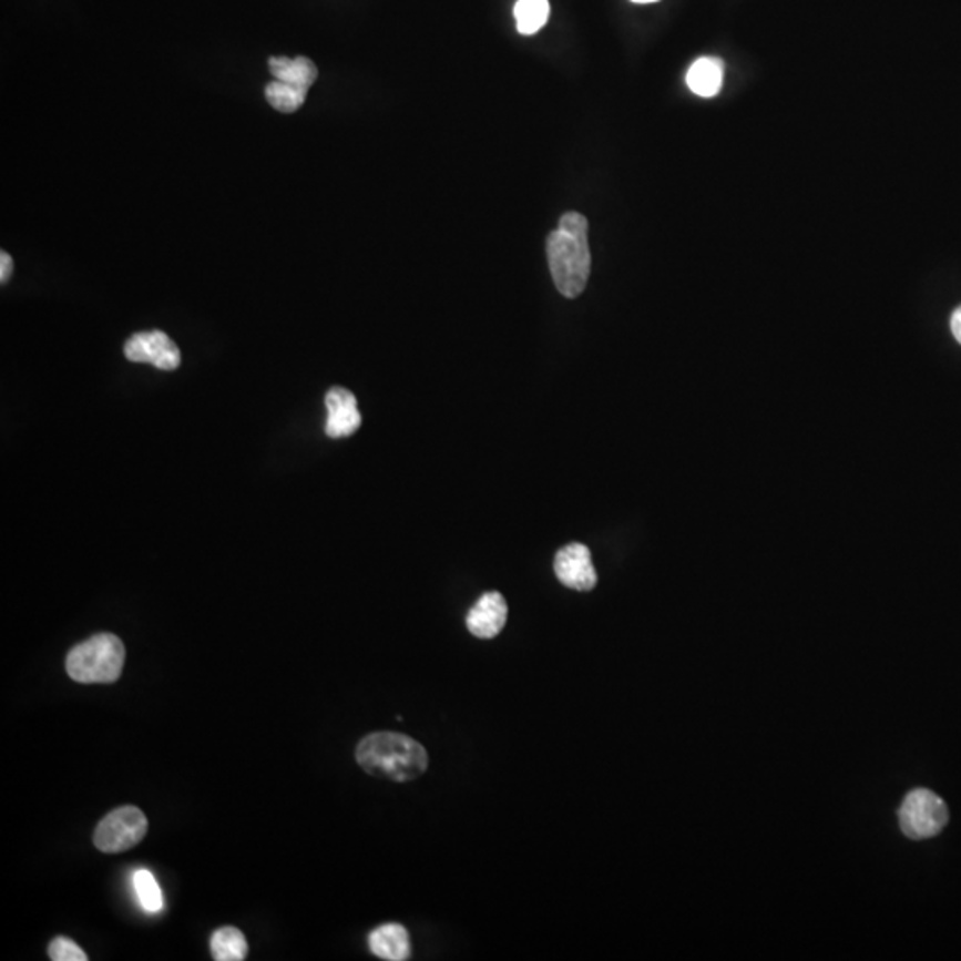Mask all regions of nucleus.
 I'll list each match as a JSON object with an SVG mask.
<instances>
[{
    "label": "nucleus",
    "instance_id": "nucleus-1",
    "mask_svg": "<svg viewBox=\"0 0 961 961\" xmlns=\"http://www.w3.org/2000/svg\"><path fill=\"white\" fill-rule=\"evenodd\" d=\"M546 258L555 287L564 298L581 296L592 273L587 219L583 214L561 216L558 228L546 237Z\"/></svg>",
    "mask_w": 961,
    "mask_h": 961
},
{
    "label": "nucleus",
    "instance_id": "nucleus-2",
    "mask_svg": "<svg viewBox=\"0 0 961 961\" xmlns=\"http://www.w3.org/2000/svg\"><path fill=\"white\" fill-rule=\"evenodd\" d=\"M358 766L370 775L390 781H411L428 769L425 746L396 732H376L364 737L357 748Z\"/></svg>",
    "mask_w": 961,
    "mask_h": 961
},
{
    "label": "nucleus",
    "instance_id": "nucleus-3",
    "mask_svg": "<svg viewBox=\"0 0 961 961\" xmlns=\"http://www.w3.org/2000/svg\"><path fill=\"white\" fill-rule=\"evenodd\" d=\"M125 646L114 634H96L73 646L67 657V672L79 684H114L122 677Z\"/></svg>",
    "mask_w": 961,
    "mask_h": 961
},
{
    "label": "nucleus",
    "instance_id": "nucleus-4",
    "mask_svg": "<svg viewBox=\"0 0 961 961\" xmlns=\"http://www.w3.org/2000/svg\"><path fill=\"white\" fill-rule=\"evenodd\" d=\"M949 821V808L940 798L928 789H916L908 793L903 805L899 808V825L904 836L912 840L931 839L939 836Z\"/></svg>",
    "mask_w": 961,
    "mask_h": 961
},
{
    "label": "nucleus",
    "instance_id": "nucleus-5",
    "mask_svg": "<svg viewBox=\"0 0 961 961\" xmlns=\"http://www.w3.org/2000/svg\"><path fill=\"white\" fill-rule=\"evenodd\" d=\"M149 821L136 807L116 808L96 826L93 842L102 853H122L145 839Z\"/></svg>",
    "mask_w": 961,
    "mask_h": 961
},
{
    "label": "nucleus",
    "instance_id": "nucleus-6",
    "mask_svg": "<svg viewBox=\"0 0 961 961\" xmlns=\"http://www.w3.org/2000/svg\"><path fill=\"white\" fill-rule=\"evenodd\" d=\"M125 357L136 364H152L161 370H175L181 366V349L164 331H143L132 335L125 344Z\"/></svg>",
    "mask_w": 961,
    "mask_h": 961
},
{
    "label": "nucleus",
    "instance_id": "nucleus-7",
    "mask_svg": "<svg viewBox=\"0 0 961 961\" xmlns=\"http://www.w3.org/2000/svg\"><path fill=\"white\" fill-rule=\"evenodd\" d=\"M554 572L563 586L577 592H590L596 586V572L592 552L583 543L563 546L554 561Z\"/></svg>",
    "mask_w": 961,
    "mask_h": 961
},
{
    "label": "nucleus",
    "instance_id": "nucleus-8",
    "mask_svg": "<svg viewBox=\"0 0 961 961\" xmlns=\"http://www.w3.org/2000/svg\"><path fill=\"white\" fill-rule=\"evenodd\" d=\"M508 620V604L501 593H484L467 614V628L479 640L499 636Z\"/></svg>",
    "mask_w": 961,
    "mask_h": 961
},
{
    "label": "nucleus",
    "instance_id": "nucleus-9",
    "mask_svg": "<svg viewBox=\"0 0 961 961\" xmlns=\"http://www.w3.org/2000/svg\"><path fill=\"white\" fill-rule=\"evenodd\" d=\"M326 435L331 438L351 437L361 425L360 411H358L355 393L343 387H335L326 393Z\"/></svg>",
    "mask_w": 961,
    "mask_h": 961
},
{
    "label": "nucleus",
    "instance_id": "nucleus-10",
    "mask_svg": "<svg viewBox=\"0 0 961 961\" xmlns=\"http://www.w3.org/2000/svg\"><path fill=\"white\" fill-rule=\"evenodd\" d=\"M369 948L381 960L405 961L410 958V934L401 924L379 926L369 934Z\"/></svg>",
    "mask_w": 961,
    "mask_h": 961
},
{
    "label": "nucleus",
    "instance_id": "nucleus-11",
    "mask_svg": "<svg viewBox=\"0 0 961 961\" xmlns=\"http://www.w3.org/2000/svg\"><path fill=\"white\" fill-rule=\"evenodd\" d=\"M269 70L276 81L285 82L298 90H310L311 84L317 81L319 70L311 59L299 55V58H272L269 59Z\"/></svg>",
    "mask_w": 961,
    "mask_h": 961
},
{
    "label": "nucleus",
    "instance_id": "nucleus-12",
    "mask_svg": "<svg viewBox=\"0 0 961 961\" xmlns=\"http://www.w3.org/2000/svg\"><path fill=\"white\" fill-rule=\"evenodd\" d=\"M725 69L718 58H699L687 70L686 82L695 95L710 99L718 95L723 86Z\"/></svg>",
    "mask_w": 961,
    "mask_h": 961
},
{
    "label": "nucleus",
    "instance_id": "nucleus-13",
    "mask_svg": "<svg viewBox=\"0 0 961 961\" xmlns=\"http://www.w3.org/2000/svg\"><path fill=\"white\" fill-rule=\"evenodd\" d=\"M211 952L217 961H241L248 954V942L243 931L232 926H225L214 931L211 939Z\"/></svg>",
    "mask_w": 961,
    "mask_h": 961
},
{
    "label": "nucleus",
    "instance_id": "nucleus-14",
    "mask_svg": "<svg viewBox=\"0 0 961 961\" xmlns=\"http://www.w3.org/2000/svg\"><path fill=\"white\" fill-rule=\"evenodd\" d=\"M517 31L524 37H533L545 25L551 14L549 0H519L515 4Z\"/></svg>",
    "mask_w": 961,
    "mask_h": 961
},
{
    "label": "nucleus",
    "instance_id": "nucleus-15",
    "mask_svg": "<svg viewBox=\"0 0 961 961\" xmlns=\"http://www.w3.org/2000/svg\"><path fill=\"white\" fill-rule=\"evenodd\" d=\"M307 91L298 90V88L285 84L282 81H272L266 86V99L273 109L278 113H296L305 100H307Z\"/></svg>",
    "mask_w": 961,
    "mask_h": 961
},
{
    "label": "nucleus",
    "instance_id": "nucleus-16",
    "mask_svg": "<svg viewBox=\"0 0 961 961\" xmlns=\"http://www.w3.org/2000/svg\"><path fill=\"white\" fill-rule=\"evenodd\" d=\"M134 890H136L137 901H140L143 910L149 913H159L164 908L163 892L159 889L157 880L152 872L146 869H140L134 872L132 878Z\"/></svg>",
    "mask_w": 961,
    "mask_h": 961
},
{
    "label": "nucleus",
    "instance_id": "nucleus-17",
    "mask_svg": "<svg viewBox=\"0 0 961 961\" xmlns=\"http://www.w3.org/2000/svg\"><path fill=\"white\" fill-rule=\"evenodd\" d=\"M50 960L54 961H86V952L79 948L78 943L67 937H58L49 945Z\"/></svg>",
    "mask_w": 961,
    "mask_h": 961
},
{
    "label": "nucleus",
    "instance_id": "nucleus-18",
    "mask_svg": "<svg viewBox=\"0 0 961 961\" xmlns=\"http://www.w3.org/2000/svg\"><path fill=\"white\" fill-rule=\"evenodd\" d=\"M13 275V258L8 253H0V282L6 284Z\"/></svg>",
    "mask_w": 961,
    "mask_h": 961
},
{
    "label": "nucleus",
    "instance_id": "nucleus-19",
    "mask_svg": "<svg viewBox=\"0 0 961 961\" xmlns=\"http://www.w3.org/2000/svg\"><path fill=\"white\" fill-rule=\"evenodd\" d=\"M951 331L952 335H954V339L961 344V307H958L957 310L952 311Z\"/></svg>",
    "mask_w": 961,
    "mask_h": 961
},
{
    "label": "nucleus",
    "instance_id": "nucleus-20",
    "mask_svg": "<svg viewBox=\"0 0 961 961\" xmlns=\"http://www.w3.org/2000/svg\"><path fill=\"white\" fill-rule=\"evenodd\" d=\"M634 4H654V2H660V0H631Z\"/></svg>",
    "mask_w": 961,
    "mask_h": 961
}]
</instances>
